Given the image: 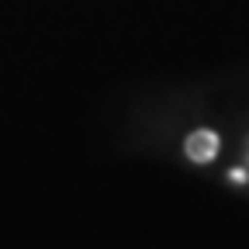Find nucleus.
<instances>
[{
	"instance_id": "1",
	"label": "nucleus",
	"mask_w": 249,
	"mask_h": 249,
	"mask_svg": "<svg viewBox=\"0 0 249 249\" xmlns=\"http://www.w3.org/2000/svg\"><path fill=\"white\" fill-rule=\"evenodd\" d=\"M183 152H187V160H194V163H208V160H214V152H218V135L208 132V128H197V132L187 135Z\"/></svg>"
}]
</instances>
